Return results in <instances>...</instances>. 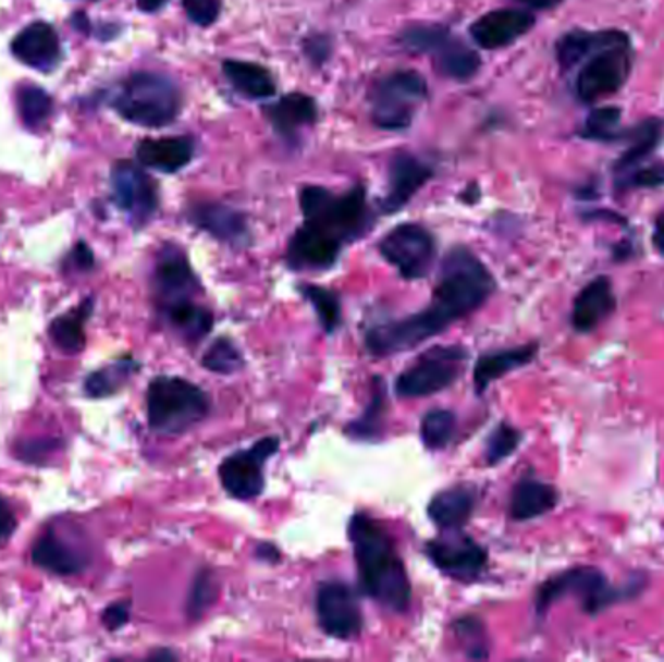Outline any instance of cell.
<instances>
[{"label":"cell","mask_w":664,"mask_h":662,"mask_svg":"<svg viewBox=\"0 0 664 662\" xmlns=\"http://www.w3.org/2000/svg\"><path fill=\"white\" fill-rule=\"evenodd\" d=\"M495 292V278L475 253L457 245L441 260L430 307L395 321L379 322L366 332V350L386 358L418 348L447 331L453 322L476 314Z\"/></svg>","instance_id":"obj_1"},{"label":"cell","mask_w":664,"mask_h":662,"mask_svg":"<svg viewBox=\"0 0 664 662\" xmlns=\"http://www.w3.org/2000/svg\"><path fill=\"white\" fill-rule=\"evenodd\" d=\"M348 537L361 592L389 612L404 614L413 602V585L393 537L364 511L352 515Z\"/></svg>","instance_id":"obj_2"},{"label":"cell","mask_w":664,"mask_h":662,"mask_svg":"<svg viewBox=\"0 0 664 662\" xmlns=\"http://www.w3.org/2000/svg\"><path fill=\"white\" fill-rule=\"evenodd\" d=\"M299 206L307 225L342 247L366 237L376 224L366 187H354L344 195H334L324 187H304L299 191Z\"/></svg>","instance_id":"obj_3"},{"label":"cell","mask_w":664,"mask_h":662,"mask_svg":"<svg viewBox=\"0 0 664 662\" xmlns=\"http://www.w3.org/2000/svg\"><path fill=\"white\" fill-rule=\"evenodd\" d=\"M210 394L185 377H153L146 391L148 424L156 433L181 436L210 414Z\"/></svg>","instance_id":"obj_4"},{"label":"cell","mask_w":664,"mask_h":662,"mask_svg":"<svg viewBox=\"0 0 664 662\" xmlns=\"http://www.w3.org/2000/svg\"><path fill=\"white\" fill-rule=\"evenodd\" d=\"M113 108L133 125L162 128L181 111L177 84L158 72H136L126 78L113 99Z\"/></svg>","instance_id":"obj_5"},{"label":"cell","mask_w":664,"mask_h":662,"mask_svg":"<svg viewBox=\"0 0 664 662\" xmlns=\"http://www.w3.org/2000/svg\"><path fill=\"white\" fill-rule=\"evenodd\" d=\"M569 594H575L581 600V606L591 616L601 614L602 610L611 609L612 604H616L624 597L628 599L634 597L631 592L612 587L608 577L597 567H571L540 585L534 597L537 616H546L548 610Z\"/></svg>","instance_id":"obj_6"},{"label":"cell","mask_w":664,"mask_h":662,"mask_svg":"<svg viewBox=\"0 0 664 662\" xmlns=\"http://www.w3.org/2000/svg\"><path fill=\"white\" fill-rule=\"evenodd\" d=\"M465 346H433L396 377L398 399H422L450 389L465 371Z\"/></svg>","instance_id":"obj_7"},{"label":"cell","mask_w":664,"mask_h":662,"mask_svg":"<svg viewBox=\"0 0 664 662\" xmlns=\"http://www.w3.org/2000/svg\"><path fill=\"white\" fill-rule=\"evenodd\" d=\"M428 96V84L418 72L401 71L379 81L369 94L371 117L379 128L404 131L413 125L416 108Z\"/></svg>","instance_id":"obj_8"},{"label":"cell","mask_w":664,"mask_h":662,"mask_svg":"<svg viewBox=\"0 0 664 662\" xmlns=\"http://www.w3.org/2000/svg\"><path fill=\"white\" fill-rule=\"evenodd\" d=\"M279 436H267L249 449L235 451L218 468L225 493L239 502H249L265 492V466L279 453Z\"/></svg>","instance_id":"obj_9"},{"label":"cell","mask_w":664,"mask_h":662,"mask_svg":"<svg viewBox=\"0 0 664 662\" xmlns=\"http://www.w3.org/2000/svg\"><path fill=\"white\" fill-rule=\"evenodd\" d=\"M379 253L404 280L414 282L430 274L438 257V245L423 225L401 224L381 240Z\"/></svg>","instance_id":"obj_10"},{"label":"cell","mask_w":664,"mask_h":662,"mask_svg":"<svg viewBox=\"0 0 664 662\" xmlns=\"http://www.w3.org/2000/svg\"><path fill=\"white\" fill-rule=\"evenodd\" d=\"M423 552L445 577L458 583L478 581L488 567V550L460 530H445L426 542Z\"/></svg>","instance_id":"obj_11"},{"label":"cell","mask_w":664,"mask_h":662,"mask_svg":"<svg viewBox=\"0 0 664 662\" xmlns=\"http://www.w3.org/2000/svg\"><path fill=\"white\" fill-rule=\"evenodd\" d=\"M315 612L321 629L334 639H356L364 629L358 594L344 581H323L317 587Z\"/></svg>","instance_id":"obj_12"},{"label":"cell","mask_w":664,"mask_h":662,"mask_svg":"<svg viewBox=\"0 0 664 662\" xmlns=\"http://www.w3.org/2000/svg\"><path fill=\"white\" fill-rule=\"evenodd\" d=\"M153 297L158 309L170 305L193 302L195 297L202 296V284L197 272L190 267L187 253L180 245H163L152 277Z\"/></svg>","instance_id":"obj_13"},{"label":"cell","mask_w":664,"mask_h":662,"mask_svg":"<svg viewBox=\"0 0 664 662\" xmlns=\"http://www.w3.org/2000/svg\"><path fill=\"white\" fill-rule=\"evenodd\" d=\"M631 59L628 46L606 47L593 57L577 76L575 90L581 101L593 103L618 91L628 81Z\"/></svg>","instance_id":"obj_14"},{"label":"cell","mask_w":664,"mask_h":662,"mask_svg":"<svg viewBox=\"0 0 664 662\" xmlns=\"http://www.w3.org/2000/svg\"><path fill=\"white\" fill-rule=\"evenodd\" d=\"M113 198L119 208L128 214L135 228H143L158 210V191L140 168L131 161H119L111 175Z\"/></svg>","instance_id":"obj_15"},{"label":"cell","mask_w":664,"mask_h":662,"mask_svg":"<svg viewBox=\"0 0 664 662\" xmlns=\"http://www.w3.org/2000/svg\"><path fill=\"white\" fill-rule=\"evenodd\" d=\"M190 224L208 233L216 242L225 243L234 249H243L251 243V230L247 216L242 210L220 203H198L187 212Z\"/></svg>","instance_id":"obj_16"},{"label":"cell","mask_w":664,"mask_h":662,"mask_svg":"<svg viewBox=\"0 0 664 662\" xmlns=\"http://www.w3.org/2000/svg\"><path fill=\"white\" fill-rule=\"evenodd\" d=\"M534 26V19L525 10L503 9L488 12L470 26V36L482 49H502L512 46Z\"/></svg>","instance_id":"obj_17"},{"label":"cell","mask_w":664,"mask_h":662,"mask_svg":"<svg viewBox=\"0 0 664 662\" xmlns=\"http://www.w3.org/2000/svg\"><path fill=\"white\" fill-rule=\"evenodd\" d=\"M341 253V243L304 224L287 243L286 265L292 270H329Z\"/></svg>","instance_id":"obj_18"},{"label":"cell","mask_w":664,"mask_h":662,"mask_svg":"<svg viewBox=\"0 0 664 662\" xmlns=\"http://www.w3.org/2000/svg\"><path fill=\"white\" fill-rule=\"evenodd\" d=\"M431 168L426 161L418 160L410 154H401L391 161L386 195L381 200V210L385 214H395L413 200L414 195L428 183Z\"/></svg>","instance_id":"obj_19"},{"label":"cell","mask_w":664,"mask_h":662,"mask_svg":"<svg viewBox=\"0 0 664 662\" xmlns=\"http://www.w3.org/2000/svg\"><path fill=\"white\" fill-rule=\"evenodd\" d=\"M12 54L29 69L39 72L53 71L63 59L59 36L46 22H36L24 27L12 41Z\"/></svg>","instance_id":"obj_20"},{"label":"cell","mask_w":664,"mask_h":662,"mask_svg":"<svg viewBox=\"0 0 664 662\" xmlns=\"http://www.w3.org/2000/svg\"><path fill=\"white\" fill-rule=\"evenodd\" d=\"M478 488L475 483H457L435 493L428 505V517L441 530H460L475 515Z\"/></svg>","instance_id":"obj_21"},{"label":"cell","mask_w":664,"mask_h":662,"mask_svg":"<svg viewBox=\"0 0 664 662\" xmlns=\"http://www.w3.org/2000/svg\"><path fill=\"white\" fill-rule=\"evenodd\" d=\"M32 560L46 572L63 577L82 573L90 564V557L84 554L81 548L69 544L54 528H47L46 532L37 538L32 548Z\"/></svg>","instance_id":"obj_22"},{"label":"cell","mask_w":664,"mask_h":662,"mask_svg":"<svg viewBox=\"0 0 664 662\" xmlns=\"http://www.w3.org/2000/svg\"><path fill=\"white\" fill-rule=\"evenodd\" d=\"M616 294L612 287L611 278H594L575 297L571 324L577 332H591L606 321L616 309Z\"/></svg>","instance_id":"obj_23"},{"label":"cell","mask_w":664,"mask_h":662,"mask_svg":"<svg viewBox=\"0 0 664 662\" xmlns=\"http://www.w3.org/2000/svg\"><path fill=\"white\" fill-rule=\"evenodd\" d=\"M539 342H529L515 348L497 350L488 352L476 359L475 364V391L476 394H484L488 387L497 379L512 373L515 369L529 366L539 354Z\"/></svg>","instance_id":"obj_24"},{"label":"cell","mask_w":664,"mask_h":662,"mask_svg":"<svg viewBox=\"0 0 664 662\" xmlns=\"http://www.w3.org/2000/svg\"><path fill=\"white\" fill-rule=\"evenodd\" d=\"M195 156V144L185 136H171V138H148L138 144L136 158L138 161L163 173H175L189 166Z\"/></svg>","instance_id":"obj_25"},{"label":"cell","mask_w":664,"mask_h":662,"mask_svg":"<svg viewBox=\"0 0 664 662\" xmlns=\"http://www.w3.org/2000/svg\"><path fill=\"white\" fill-rule=\"evenodd\" d=\"M158 311L162 321L168 324V329L190 346L205 341L214 329V314L207 305L197 304V299L170 305Z\"/></svg>","instance_id":"obj_26"},{"label":"cell","mask_w":664,"mask_h":662,"mask_svg":"<svg viewBox=\"0 0 664 662\" xmlns=\"http://www.w3.org/2000/svg\"><path fill=\"white\" fill-rule=\"evenodd\" d=\"M272 128L286 140H294L304 126L317 121V103L306 94H290L265 108Z\"/></svg>","instance_id":"obj_27"},{"label":"cell","mask_w":664,"mask_h":662,"mask_svg":"<svg viewBox=\"0 0 664 662\" xmlns=\"http://www.w3.org/2000/svg\"><path fill=\"white\" fill-rule=\"evenodd\" d=\"M557 502H560V493L552 483L525 476L513 488L509 513L512 519L517 523L539 519L554 510Z\"/></svg>","instance_id":"obj_28"},{"label":"cell","mask_w":664,"mask_h":662,"mask_svg":"<svg viewBox=\"0 0 664 662\" xmlns=\"http://www.w3.org/2000/svg\"><path fill=\"white\" fill-rule=\"evenodd\" d=\"M371 396L361 416L346 424V436L354 441H366V443H378L385 433L386 418V389L383 377L376 376L371 379Z\"/></svg>","instance_id":"obj_29"},{"label":"cell","mask_w":664,"mask_h":662,"mask_svg":"<svg viewBox=\"0 0 664 662\" xmlns=\"http://www.w3.org/2000/svg\"><path fill=\"white\" fill-rule=\"evenodd\" d=\"M618 46H628V37L619 32H601V34L569 32L557 41V61L562 64V69H571L575 64L581 63L587 54L593 53L594 49Z\"/></svg>","instance_id":"obj_30"},{"label":"cell","mask_w":664,"mask_h":662,"mask_svg":"<svg viewBox=\"0 0 664 662\" xmlns=\"http://www.w3.org/2000/svg\"><path fill=\"white\" fill-rule=\"evenodd\" d=\"M222 71L235 90L242 91L245 98H270L276 91L272 74L261 64L247 63V61H224Z\"/></svg>","instance_id":"obj_31"},{"label":"cell","mask_w":664,"mask_h":662,"mask_svg":"<svg viewBox=\"0 0 664 662\" xmlns=\"http://www.w3.org/2000/svg\"><path fill=\"white\" fill-rule=\"evenodd\" d=\"M438 71L453 81H470L480 69V57L463 41L450 37L443 46L433 53Z\"/></svg>","instance_id":"obj_32"},{"label":"cell","mask_w":664,"mask_h":662,"mask_svg":"<svg viewBox=\"0 0 664 662\" xmlns=\"http://www.w3.org/2000/svg\"><path fill=\"white\" fill-rule=\"evenodd\" d=\"M91 309H94V302L86 299L78 309L54 319L49 332H51V339L59 348L69 352V354H78L84 348V344H86L84 324L88 321Z\"/></svg>","instance_id":"obj_33"},{"label":"cell","mask_w":664,"mask_h":662,"mask_svg":"<svg viewBox=\"0 0 664 662\" xmlns=\"http://www.w3.org/2000/svg\"><path fill=\"white\" fill-rule=\"evenodd\" d=\"M297 292L311 304L315 314H317V319L321 322V327L327 334H334L341 329V296L334 290L317 286V284H299Z\"/></svg>","instance_id":"obj_34"},{"label":"cell","mask_w":664,"mask_h":662,"mask_svg":"<svg viewBox=\"0 0 664 662\" xmlns=\"http://www.w3.org/2000/svg\"><path fill=\"white\" fill-rule=\"evenodd\" d=\"M138 369H140V364L131 356L119 359L115 364L99 369L86 379V393L96 396V399L118 393L119 389L125 385L126 381L135 376Z\"/></svg>","instance_id":"obj_35"},{"label":"cell","mask_w":664,"mask_h":662,"mask_svg":"<svg viewBox=\"0 0 664 662\" xmlns=\"http://www.w3.org/2000/svg\"><path fill=\"white\" fill-rule=\"evenodd\" d=\"M457 431V414L447 408H433L426 412L420 424V438L428 451H441L447 448Z\"/></svg>","instance_id":"obj_36"},{"label":"cell","mask_w":664,"mask_h":662,"mask_svg":"<svg viewBox=\"0 0 664 662\" xmlns=\"http://www.w3.org/2000/svg\"><path fill=\"white\" fill-rule=\"evenodd\" d=\"M200 364L216 376H234L245 367V358L239 346L230 336H220L208 346Z\"/></svg>","instance_id":"obj_37"},{"label":"cell","mask_w":664,"mask_h":662,"mask_svg":"<svg viewBox=\"0 0 664 662\" xmlns=\"http://www.w3.org/2000/svg\"><path fill=\"white\" fill-rule=\"evenodd\" d=\"M220 594V581L214 569L202 567L198 569L195 579L190 583L189 597H187V616L189 620H200L208 610L214 606L216 599Z\"/></svg>","instance_id":"obj_38"},{"label":"cell","mask_w":664,"mask_h":662,"mask_svg":"<svg viewBox=\"0 0 664 662\" xmlns=\"http://www.w3.org/2000/svg\"><path fill=\"white\" fill-rule=\"evenodd\" d=\"M19 111L27 128H37V126L44 125L51 115L53 101H51V96L46 90H41L39 86L26 84V86H20Z\"/></svg>","instance_id":"obj_39"},{"label":"cell","mask_w":664,"mask_h":662,"mask_svg":"<svg viewBox=\"0 0 664 662\" xmlns=\"http://www.w3.org/2000/svg\"><path fill=\"white\" fill-rule=\"evenodd\" d=\"M450 37V29L440 24H416L404 29L401 44L414 53H435Z\"/></svg>","instance_id":"obj_40"},{"label":"cell","mask_w":664,"mask_h":662,"mask_svg":"<svg viewBox=\"0 0 664 662\" xmlns=\"http://www.w3.org/2000/svg\"><path fill=\"white\" fill-rule=\"evenodd\" d=\"M522 441V431L513 428L512 424L502 421L497 424L492 433L485 439V465L495 466L505 458L512 457Z\"/></svg>","instance_id":"obj_41"},{"label":"cell","mask_w":664,"mask_h":662,"mask_svg":"<svg viewBox=\"0 0 664 662\" xmlns=\"http://www.w3.org/2000/svg\"><path fill=\"white\" fill-rule=\"evenodd\" d=\"M455 634H457L460 643L465 645V653L468 659H488L490 657V645H488V636H485L484 622L476 616L458 617L453 624Z\"/></svg>","instance_id":"obj_42"},{"label":"cell","mask_w":664,"mask_h":662,"mask_svg":"<svg viewBox=\"0 0 664 662\" xmlns=\"http://www.w3.org/2000/svg\"><path fill=\"white\" fill-rule=\"evenodd\" d=\"M659 138H661V123L659 121H647L639 126L634 140H631V146L619 158L618 170L626 171L634 166H638L647 154L655 150Z\"/></svg>","instance_id":"obj_43"},{"label":"cell","mask_w":664,"mask_h":662,"mask_svg":"<svg viewBox=\"0 0 664 662\" xmlns=\"http://www.w3.org/2000/svg\"><path fill=\"white\" fill-rule=\"evenodd\" d=\"M622 119V111L618 108H602L593 111L587 123H585V136L591 138H611V133Z\"/></svg>","instance_id":"obj_44"},{"label":"cell","mask_w":664,"mask_h":662,"mask_svg":"<svg viewBox=\"0 0 664 662\" xmlns=\"http://www.w3.org/2000/svg\"><path fill=\"white\" fill-rule=\"evenodd\" d=\"M183 10L193 24L212 26L220 16L222 2L220 0H183Z\"/></svg>","instance_id":"obj_45"},{"label":"cell","mask_w":664,"mask_h":662,"mask_svg":"<svg viewBox=\"0 0 664 662\" xmlns=\"http://www.w3.org/2000/svg\"><path fill=\"white\" fill-rule=\"evenodd\" d=\"M128 620H131V602H115V604H111L106 612H103V624L111 632H115L119 627L125 626L128 624Z\"/></svg>","instance_id":"obj_46"},{"label":"cell","mask_w":664,"mask_h":662,"mask_svg":"<svg viewBox=\"0 0 664 662\" xmlns=\"http://www.w3.org/2000/svg\"><path fill=\"white\" fill-rule=\"evenodd\" d=\"M304 49H306L307 57L311 59V63H324L331 54V39L327 36L309 37L304 44Z\"/></svg>","instance_id":"obj_47"},{"label":"cell","mask_w":664,"mask_h":662,"mask_svg":"<svg viewBox=\"0 0 664 662\" xmlns=\"http://www.w3.org/2000/svg\"><path fill=\"white\" fill-rule=\"evenodd\" d=\"M16 530V515L10 510L9 503L0 498V544L9 542Z\"/></svg>","instance_id":"obj_48"},{"label":"cell","mask_w":664,"mask_h":662,"mask_svg":"<svg viewBox=\"0 0 664 662\" xmlns=\"http://www.w3.org/2000/svg\"><path fill=\"white\" fill-rule=\"evenodd\" d=\"M69 262L74 265V269L90 270L94 267V253L90 252V247L86 243H78L74 247V252L71 253Z\"/></svg>","instance_id":"obj_49"},{"label":"cell","mask_w":664,"mask_h":662,"mask_svg":"<svg viewBox=\"0 0 664 662\" xmlns=\"http://www.w3.org/2000/svg\"><path fill=\"white\" fill-rule=\"evenodd\" d=\"M636 185L641 187H656L664 183V166H655V168H647V170L639 171L638 177L634 181Z\"/></svg>","instance_id":"obj_50"},{"label":"cell","mask_w":664,"mask_h":662,"mask_svg":"<svg viewBox=\"0 0 664 662\" xmlns=\"http://www.w3.org/2000/svg\"><path fill=\"white\" fill-rule=\"evenodd\" d=\"M255 557L259 560V562H265V564H279L280 560H282V554H280L279 548L274 547L272 542H259L257 548H255Z\"/></svg>","instance_id":"obj_51"},{"label":"cell","mask_w":664,"mask_h":662,"mask_svg":"<svg viewBox=\"0 0 664 662\" xmlns=\"http://www.w3.org/2000/svg\"><path fill=\"white\" fill-rule=\"evenodd\" d=\"M653 243H655L656 252L661 253L664 257V212L656 218Z\"/></svg>","instance_id":"obj_52"},{"label":"cell","mask_w":664,"mask_h":662,"mask_svg":"<svg viewBox=\"0 0 664 662\" xmlns=\"http://www.w3.org/2000/svg\"><path fill=\"white\" fill-rule=\"evenodd\" d=\"M165 2H168V0H136L138 9L143 10V12H156V10L165 7Z\"/></svg>","instance_id":"obj_53"},{"label":"cell","mask_w":664,"mask_h":662,"mask_svg":"<svg viewBox=\"0 0 664 662\" xmlns=\"http://www.w3.org/2000/svg\"><path fill=\"white\" fill-rule=\"evenodd\" d=\"M521 2L529 4L532 9H552V7L560 4L562 0H521Z\"/></svg>","instance_id":"obj_54"},{"label":"cell","mask_w":664,"mask_h":662,"mask_svg":"<svg viewBox=\"0 0 664 662\" xmlns=\"http://www.w3.org/2000/svg\"><path fill=\"white\" fill-rule=\"evenodd\" d=\"M152 659H175V654L171 651H158V653L152 654Z\"/></svg>","instance_id":"obj_55"}]
</instances>
